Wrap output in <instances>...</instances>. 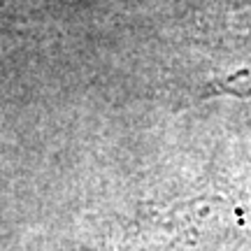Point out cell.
Instances as JSON below:
<instances>
[{"label": "cell", "instance_id": "7a4b0ae2", "mask_svg": "<svg viewBox=\"0 0 251 251\" xmlns=\"http://www.w3.org/2000/svg\"><path fill=\"white\" fill-rule=\"evenodd\" d=\"M5 2H7V0H0V12H2V5H5Z\"/></svg>", "mask_w": 251, "mask_h": 251}, {"label": "cell", "instance_id": "6da1fadb", "mask_svg": "<svg viewBox=\"0 0 251 251\" xmlns=\"http://www.w3.org/2000/svg\"><path fill=\"white\" fill-rule=\"evenodd\" d=\"M233 212L221 202H186L137 221L117 251H221Z\"/></svg>", "mask_w": 251, "mask_h": 251}]
</instances>
